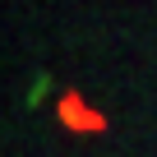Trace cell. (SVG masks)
Listing matches in <instances>:
<instances>
[{"mask_svg": "<svg viewBox=\"0 0 157 157\" xmlns=\"http://www.w3.org/2000/svg\"><path fill=\"white\" fill-rule=\"evenodd\" d=\"M60 116H65V125H74V129H102V125H106L97 111L78 106V97H65V102H60Z\"/></svg>", "mask_w": 157, "mask_h": 157, "instance_id": "6da1fadb", "label": "cell"}]
</instances>
